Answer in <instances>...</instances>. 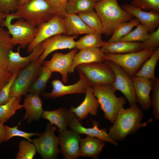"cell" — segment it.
<instances>
[{
    "label": "cell",
    "instance_id": "obj_20",
    "mask_svg": "<svg viewBox=\"0 0 159 159\" xmlns=\"http://www.w3.org/2000/svg\"><path fill=\"white\" fill-rule=\"evenodd\" d=\"M85 94V99L80 105L76 107L72 106L69 109L80 120L85 119L89 114L96 116L100 106L93 94L92 86L87 88Z\"/></svg>",
    "mask_w": 159,
    "mask_h": 159
},
{
    "label": "cell",
    "instance_id": "obj_17",
    "mask_svg": "<svg viewBox=\"0 0 159 159\" xmlns=\"http://www.w3.org/2000/svg\"><path fill=\"white\" fill-rule=\"evenodd\" d=\"M121 7L126 11L135 16L139 23L151 33L158 27L159 12L150 10L149 11L141 10L127 3L122 5Z\"/></svg>",
    "mask_w": 159,
    "mask_h": 159
},
{
    "label": "cell",
    "instance_id": "obj_44",
    "mask_svg": "<svg viewBox=\"0 0 159 159\" xmlns=\"http://www.w3.org/2000/svg\"><path fill=\"white\" fill-rule=\"evenodd\" d=\"M12 75L6 68H0V91L9 81Z\"/></svg>",
    "mask_w": 159,
    "mask_h": 159
},
{
    "label": "cell",
    "instance_id": "obj_35",
    "mask_svg": "<svg viewBox=\"0 0 159 159\" xmlns=\"http://www.w3.org/2000/svg\"><path fill=\"white\" fill-rule=\"evenodd\" d=\"M136 27L134 30L121 38L118 41L143 42L145 41L149 34L148 30L141 24H139Z\"/></svg>",
    "mask_w": 159,
    "mask_h": 159
},
{
    "label": "cell",
    "instance_id": "obj_7",
    "mask_svg": "<svg viewBox=\"0 0 159 159\" xmlns=\"http://www.w3.org/2000/svg\"><path fill=\"white\" fill-rule=\"evenodd\" d=\"M42 64L38 59L20 71L12 85L10 94L11 97H21L27 94L40 73Z\"/></svg>",
    "mask_w": 159,
    "mask_h": 159
},
{
    "label": "cell",
    "instance_id": "obj_21",
    "mask_svg": "<svg viewBox=\"0 0 159 159\" xmlns=\"http://www.w3.org/2000/svg\"><path fill=\"white\" fill-rule=\"evenodd\" d=\"M75 116L69 110L61 107L52 111H44L42 117L49 121L50 123L58 128L59 132L67 129Z\"/></svg>",
    "mask_w": 159,
    "mask_h": 159
},
{
    "label": "cell",
    "instance_id": "obj_2",
    "mask_svg": "<svg viewBox=\"0 0 159 159\" xmlns=\"http://www.w3.org/2000/svg\"><path fill=\"white\" fill-rule=\"evenodd\" d=\"M94 9L100 19L104 34L107 36L112 35L119 24L133 19L132 15L120 6L117 0H102L96 2Z\"/></svg>",
    "mask_w": 159,
    "mask_h": 159
},
{
    "label": "cell",
    "instance_id": "obj_45",
    "mask_svg": "<svg viewBox=\"0 0 159 159\" xmlns=\"http://www.w3.org/2000/svg\"><path fill=\"white\" fill-rule=\"evenodd\" d=\"M6 14L0 10V26L3 25L4 20L6 18Z\"/></svg>",
    "mask_w": 159,
    "mask_h": 159
},
{
    "label": "cell",
    "instance_id": "obj_31",
    "mask_svg": "<svg viewBox=\"0 0 159 159\" xmlns=\"http://www.w3.org/2000/svg\"><path fill=\"white\" fill-rule=\"evenodd\" d=\"M96 2L93 0H68L65 11L67 14H78L94 9Z\"/></svg>",
    "mask_w": 159,
    "mask_h": 159
},
{
    "label": "cell",
    "instance_id": "obj_3",
    "mask_svg": "<svg viewBox=\"0 0 159 159\" xmlns=\"http://www.w3.org/2000/svg\"><path fill=\"white\" fill-rule=\"evenodd\" d=\"M9 14L16 19L22 18L36 27L57 15L47 0H29Z\"/></svg>",
    "mask_w": 159,
    "mask_h": 159
},
{
    "label": "cell",
    "instance_id": "obj_32",
    "mask_svg": "<svg viewBox=\"0 0 159 159\" xmlns=\"http://www.w3.org/2000/svg\"><path fill=\"white\" fill-rule=\"evenodd\" d=\"M52 72L46 66H42L38 76L29 89L28 92L40 95L45 89Z\"/></svg>",
    "mask_w": 159,
    "mask_h": 159
},
{
    "label": "cell",
    "instance_id": "obj_43",
    "mask_svg": "<svg viewBox=\"0 0 159 159\" xmlns=\"http://www.w3.org/2000/svg\"><path fill=\"white\" fill-rule=\"evenodd\" d=\"M54 9L57 15L63 18L66 13L65 8L68 0H47Z\"/></svg>",
    "mask_w": 159,
    "mask_h": 159
},
{
    "label": "cell",
    "instance_id": "obj_1",
    "mask_svg": "<svg viewBox=\"0 0 159 159\" xmlns=\"http://www.w3.org/2000/svg\"><path fill=\"white\" fill-rule=\"evenodd\" d=\"M143 115L142 109L136 104L128 108L122 107L118 112L113 125L109 128V135L115 141L123 140L152 121L150 119L141 123Z\"/></svg>",
    "mask_w": 159,
    "mask_h": 159
},
{
    "label": "cell",
    "instance_id": "obj_38",
    "mask_svg": "<svg viewBox=\"0 0 159 159\" xmlns=\"http://www.w3.org/2000/svg\"><path fill=\"white\" fill-rule=\"evenodd\" d=\"M151 99L153 108V114L155 118L159 120V78H156L153 82Z\"/></svg>",
    "mask_w": 159,
    "mask_h": 159
},
{
    "label": "cell",
    "instance_id": "obj_25",
    "mask_svg": "<svg viewBox=\"0 0 159 159\" xmlns=\"http://www.w3.org/2000/svg\"><path fill=\"white\" fill-rule=\"evenodd\" d=\"M105 144L104 141L97 138L87 136L81 138L80 146L81 156L97 159Z\"/></svg>",
    "mask_w": 159,
    "mask_h": 159
},
{
    "label": "cell",
    "instance_id": "obj_22",
    "mask_svg": "<svg viewBox=\"0 0 159 159\" xmlns=\"http://www.w3.org/2000/svg\"><path fill=\"white\" fill-rule=\"evenodd\" d=\"M23 105L26 110L23 120H25L30 123L39 120L44 110L42 101L39 95L31 93L26 94Z\"/></svg>",
    "mask_w": 159,
    "mask_h": 159
},
{
    "label": "cell",
    "instance_id": "obj_28",
    "mask_svg": "<svg viewBox=\"0 0 159 159\" xmlns=\"http://www.w3.org/2000/svg\"><path fill=\"white\" fill-rule=\"evenodd\" d=\"M14 46L8 30L0 26V68H7L9 52Z\"/></svg>",
    "mask_w": 159,
    "mask_h": 159
},
{
    "label": "cell",
    "instance_id": "obj_23",
    "mask_svg": "<svg viewBox=\"0 0 159 159\" xmlns=\"http://www.w3.org/2000/svg\"><path fill=\"white\" fill-rule=\"evenodd\" d=\"M105 60L104 54L99 48L93 47L80 50L73 57L69 73H73L79 65L95 62H103Z\"/></svg>",
    "mask_w": 159,
    "mask_h": 159
},
{
    "label": "cell",
    "instance_id": "obj_30",
    "mask_svg": "<svg viewBox=\"0 0 159 159\" xmlns=\"http://www.w3.org/2000/svg\"><path fill=\"white\" fill-rule=\"evenodd\" d=\"M107 43L103 41L101 34L93 33L87 34L76 41L75 48L79 50L93 47L100 48Z\"/></svg>",
    "mask_w": 159,
    "mask_h": 159
},
{
    "label": "cell",
    "instance_id": "obj_15",
    "mask_svg": "<svg viewBox=\"0 0 159 159\" xmlns=\"http://www.w3.org/2000/svg\"><path fill=\"white\" fill-rule=\"evenodd\" d=\"M58 137L60 150L66 159H76L81 156L80 134L67 129L59 132Z\"/></svg>",
    "mask_w": 159,
    "mask_h": 159
},
{
    "label": "cell",
    "instance_id": "obj_40",
    "mask_svg": "<svg viewBox=\"0 0 159 159\" xmlns=\"http://www.w3.org/2000/svg\"><path fill=\"white\" fill-rule=\"evenodd\" d=\"M159 46V27L149 34L147 39L141 42L142 50H154Z\"/></svg>",
    "mask_w": 159,
    "mask_h": 159
},
{
    "label": "cell",
    "instance_id": "obj_39",
    "mask_svg": "<svg viewBox=\"0 0 159 159\" xmlns=\"http://www.w3.org/2000/svg\"><path fill=\"white\" fill-rule=\"evenodd\" d=\"M20 70L13 73L9 81L0 91V105L6 103L10 100V94L12 85Z\"/></svg>",
    "mask_w": 159,
    "mask_h": 159
},
{
    "label": "cell",
    "instance_id": "obj_10",
    "mask_svg": "<svg viewBox=\"0 0 159 159\" xmlns=\"http://www.w3.org/2000/svg\"><path fill=\"white\" fill-rule=\"evenodd\" d=\"M114 71L115 78L112 84L116 90L121 92L129 102L130 106L137 102L132 77L121 67L112 62L105 60Z\"/></svg>",
    "mask_w": 159,
    "mask_h": 159
},
{
    "label": "cell",
    "instance_id": "obj_19",
    "mask_svg": "<svg viewBox=\"0 0 159 159\" xmlns=\"http://www.w3.org/2000/svg\"><path fill=\"white\" fill-rule=\"evenodd\" d=\"M80 120L75 116L69 124V127L73 131L80 135L85 134L88 136L97 138L104 142L110 143L115 146L118 145L117 142L113 140L107 133L106 129L99 128V123L97 121H93L92 127L87 128L83 126Z\"/></svg>",
    "mask_w": 159,
    "mask_h": 159
},
{
    "label": "cell",
    "instance_id": "obj_26",
    "mask_svg": "<svg viewBox=\"0 0 159 159\" xmlns=\"http://www.w3.org/2000/svg\"><path fill=\"white\" fill-rule=\"evenodd\" d=\"M104 54H121L142 50L141 42L117 41L108 43L100 48Z\"/></svg>",
    "mask_w": 159,
    "mask_h": 159
},
{
    "label": "cell",
    "instance_id": "obj_8",
    "mask_svg": "<svg viewBox=\"0 0 159 159\" xmlns=\"http://www.w3.org/2000/svg\"><path fill=\"white\" fill-rule=\"evenodd\" d=\"M76 69L82 72L92 86L112 84L115 80L113 71L104 61L81 64L77 66Z\"/></svg>",
    "mask_w": 159,
    "mask_h": 159
},
{
    "label": "cell",
    "instance_id": "obj_36",
    "mask_svg": "<svg viewBox=\"0 0 159 159\" xmlns=\"http://www.w3.org/2000/svg\"><path fill=\"white\" fill-rule=\"evenodd\" d=\"M19 148L16 159H32L37 151L34 144L28 140L20 141Z\"/></svg>",
    "mask_w": 159,
    "mask_h": 159
},
{
    "label": "cell",
    "instance_id": "obj_5",
    "mask_svg": "<svg viewBox=\"0 0 159 159\" xmlns=\"http://www.w3.org/2000/svg\"><path fill=\"white\" fill-rule=\"evenodd\" d=\"M15 19L14 16L6 14L3 25L7 28L14 44H18L20 48H24L33 41L37 34L38 29L21 18L18 19L12 23V20Z\"/></svg>",
    "mask_w": 159,
    "mask_h": 159
},
{
    "label": "cell",
    "instance_id": "obj_24",
    "mask_svg": "<svg viewBox=\"0 0 159 159\" xmlns=\"http://www.w3.org/2000/svg\"><path fill=\"white\" fill-rule=\"evenodd\" d=\"M63 19L66 34L68 35L77 36L95 33L86 25L78 14L66 13Z\"/></svg>",
    "mask_w": 159,
    "mask_h": 159
},
{
    "label": "cell",
    "instance_id": "obj_37",
    "mask_svg": "<svg viewBox=\"0 0 159 159\" xmlns=\"http://www.w3.org/2000/svg\"><path fill=\"white\" fill-rule=\"evenodd\" d=\"M19 124L13 127L4 125L5 142L8 141L13 137H19L25 138L28 140L32 142V140L31 139L32 137L35 135L39 136L40 135V133L39 132H28L19 129L18 126Z\"/></svg>",
    "mask_w": 159,
    "mask_h": 159
},
{
    "label": "cell",
    "instance_id": "obj_47",
    "mask_svg": "<svg viewBox=\"0 0 159 159\" xmlns=\"http://www.w3.org/2000/svg\"><path fill=\"white\" fill-rule=\"evenodd\" d=\"M94 0V1H95L96 2L100 1L102 0Z\"/></svg>",
    "mask_w": 159,
    "mask_h": 159
},
{
    "label": "cell",
    "instance_id": "obj_41",
    "mask_svg": "<svg viewBox=\"0 0 159 159\" xmlns=\"http://www.w3.org/2000/svg\"><path fill=\"white\" fill-rule=\"evenodd\" d=\"M131 4L144 11L159 12V0H132Z\"/></svg>",
    "mask_w": 159,
    "mask_h": 159
},
{
    "label": "cell",
    "instance_id": "obj_13",
    "mask_svg": "<svg viewBox=\"0 0 159 159\" xmlns=\"http://www.w3.org/2000/svg\"><path fill=\"white\" fill-rule=\"evenodd\" d=\"M77 52L76 48L64 54L56 52L53 54L51 59L44 61L42 64L48 67L52 72H57L62 76V81L64 84L67 83L68 74L71 67L73 57Z\"/></svg>",
    "mask_w": 159,
    "mask_h": 159
},
{
    "label": "cell",
    "instance_id": "obj_14",
    "mask_svg": "<svg viewBox=\"0 0 159 159\" xmlns=\"http://www.w3.org/2000/svg\"><path fill=\"white\" fill-rule=\"evenodd\" d=\"M77 36H69L59 34L54 36L41 43L44 51L38 60L42 64L46 58L56 50L66 49H72L76 47L74 39Z\"/></svg>",
    "mask_w": 159,
    "mask_h": 159
},
{
    "label": "cell",
    "instance_id": "obj_18",
    "mask_svg": "<svg viewBox=\"0 0 159 159\" xmlns=\"http://www.w3.org/2000/svg\"><path fill=\"white\" fill-rule=\"evenodd\" d=\"M132 78L137 102L142 109L148 110L151 106L150 94L154 81L135 76Z\"/></svg>",
    "mask_w": 159,
    "mask_h": 159
},
{
    "label": "cell",
    "instance_id": "obj_9",
    "mask_svg": "<svg viewBox=\"0 0 159 159\" xmlns=\"http://www.w3.org/2000/svg\"><path fill=\"white\" fill-rule=\"evenodd\" d=\"M56 129L55 126L48 123L44 132L32 140L37 151L43 159H56L60 152L59 138L54 134Z\"/></svg>",
    "mask_w": 159,
    "mask_h": 159
},
{
    "label": "cell",
    "instance_id": "obj_16",
    "mask_svg": "<svg viewBox=\"0 0 159 159\" xmlns=\"http://www.w3.org/2000/svg\"><path fill=\"white\" fill-rule=\"evenodd\" d=\"M20 48L19 47L16 52L11 49L9 52L7 69L12 74L21 70L31 62L38 59L44 51L40 44L34 49L29 55L26 57H22L20 54Z\"/></svg>",
    "mask_w": 159,
    "mask_h": 159
},
{
    "label": "cell",
    "instance_id": "obj_11",
    "mask_svg": "<svg viewBox=\"0 0 159 159\" xmlns=\"http://www.w3.org/2000/svg\"><path fill=\"white\" fill-rule=\"evenodd\" d=\"M37 27L38 31L36 36L27 46V52L31 53L38 45L54 36L66 34L63 18L58 15H55Z\"/></svg>",
    "mask_w": 159,
    "mask_h": 159
},
{
    "label": "cell",
    "instance_id": "obj_34",
    "mask_svg": "<svg viewBox=\"0 0 159 159\" xmlns=\"http://www.w3.org/2000/svg\"><path fill=\"white\" fill-rule=\"evenodd\" d=\"M139 24L138 20L136 19H134L119 24L115 28L111 37L107 42L112 43L118 41L121 38L129 33L134 27Z\"/></svg>",
    "mask_w": 159,
    "mask_h": 159
},
{
    "label": "cell",
    "instance_id": "obj_6",
    "mask_svg": "<svg viewBox=\"0 0 159 159\" xmlns=\"http://www.w3.org/2000/svg\"><path fill=\"white\" fill-rule=\"evenodd\" d=\"M154 50H142L121 54H104L105 60L112 62L123 68L131 77H134Z\"/></svg>",
    "mask_w": 159,
    "mask_h": 159
},
{
    "label": "cell",
    "instance_id": "obj_29",
    "mask_svg": "<svg viewBox=\"0 0 159 159\" xmlns=\"http://www.w3.org/2000/svg\"><path fill=\"white\" fill-rule=\"evenodd\" d=\"M21 97H12L6 103L0 105V123L4 124L16 113L23 107L20 104Z\"/></svg>",
    "mask_w": 159,
    "mask_h": 159
},
{
    "label": "cell",
    "instance_id": "obj_46",
    "mask_svg": "<svg viewBox=\"0 0 159 159\" xmlns=\"http://www.w3.org/2000/svg\"><path fill=\"white\" fill-rule=\"evenodd\" d=\"M29 0H19L18 6H21L28 1Z\"/></svg>",
    "mask_w": 159,
    "mask_h": 159
},
{
    "label": "cell",
    "instance_id": "obj_4",
    "mask_svg": "<svg viewBox=\"0 0 159 159\" xmlns=\"http://www.w3.org/2000/svg\"><path fill=\"white\" fill-rule=\"evenodd\" d=\"M92 87L93 94L104 112V117L113 123L118 112L125 104L126 98L117 97L112 84L98 85Z\"/></svg>",
    "mask_w": 159,
    "mask_h": 159
},
{
    "label": "cell",
    "instance_id": "obj_27",
    "mask_svg": "<svg viewBox=\"0 0 159 159\" xmlns=\"http://www.w3.org/2000/svg\"><path fill=\"white\" fill-rule=\"evenodd\" d=\"M159 59L158 47L154 50L151 56L144 62L134 76L143 77L154 81L156 78L155 71Z\"/></svg>",
    "mask_w": 159,
    "mask_h": 159
},
{
    "label": "cell",
    "instance_id": "obj_42",
    "mask_svg": "<svg viewBox=\"0 0 159 159\" xmlns=\"http://www.w3.org/2000/svg\"><path fill=\"white\" fill-rule=\"evenodd\" d=\"M19 0H0V10L6 14L14 12L18 6Z\"/></svg>",
    "mask_w": 159,
    "mask_h": 159
},
{
    "label": "cell",
    "instance_id": "obj_33",
    "mask_svg": "<svg viewBox=\"0 0 159 159\" xmlns=\"http://www.w3.org/2000/svg\"><path fill=\"white\" fill-rule=\"evenodd\" d=\"M78 15L94 32L101 34H104L101 21L94 9L80 13Z\"/></svg>",
    "mask_w": 159,
    "mask_h": 159
},
{
    "label": "cell",
    "instance_id": "obj_12",
    "mask_svg": "<svg viewBox=\"0 0 159 159\" xmlns=\"http://www.w3.org/2000/svg\"><path fill=\"white\" fill-rule=\"evenodd\" d=\"M79 74V80L72 85H65L58 79L52 80L51 83L52 91L44 93L43 96L47 99H54L68 94L76 93L85 94L87 88L92 86L84 74L80 70L77 69Z\"/></svg>",
    "mask_w": 159,
    "mask_h": 159
}]
</instances>
